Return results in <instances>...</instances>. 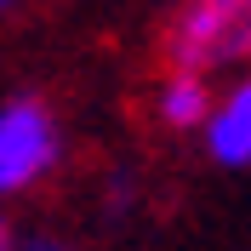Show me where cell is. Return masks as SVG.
<instances>
[{
    "label": "cell",
    "mask_w": 251,
    "mask_h": 251,
    "mask_svg": "<svg viewBox=\"0 0 251 251\" xmlns=\"http://www.w3.org/2000/svg\"><path fill=\"white\" fill-rule=\"evenodd\" d=\"M166 69L240 75L251 69V0H183L160 34Z\"/></svg>",
    "instance_id": "1"
},
{
    "label": "cell",
    "mask_w": 251,
    "mask_h": 251,
    "mask_svg": "<svg viewBox=\"0 0 251 251\" xmlns=\"http://www.w3.org/2000/svg\"><path fill=\"white\" fill-rule=\"evenodd\" d=\"M63 166V120L46 97L17 92L0 103V200L40 188Z\"/></svg>",
    "instance_id": "2"
},
{
    "label": "cell",
    "mask_w": 251,
    "mask_h": 251,
    "mask_svg": "<svg viewBox=\"0 0 251 251\" xmlns=\"http://www.w3.org/2000/svg\"><path fill=\"white\" fill-rule=\"evenodd\" d=\"M200 143L205 160L223 166V172H246L251 166V69H240L200 120Z\"/></svg>",
    "instance_id": "3"
},
{
    "label": "cell",
    "mask_w": 251,
    "mask_h": 251,
    "mask_svg": "<svg viewBox=\"0 0 251 251\" xmlns=\"http://www.w3.org/2000/svg\"><path fill=\"white\" fill-rule=\"evenodd\" d=\"M211 75H194V69H166V80L154 86V120L166 131H200L205 109H211Z\"/></svg>",
    "instance_id": "4"
},
{
    "label": "cell",
    "mask_w": 251,
    "mask_h": 251,
    "mask_svg": "<svg viewBox=\"0 0 251 251\" xmlns=\"http://www.w3.org/2000/svg\"><path fill=\"white\" fill-rule=\"evenodd\" d=\"M131 194H137V177H131V172H114V177H109V211L131 205Z\"/></svg>",
    "instance_id": "5"
},
{
    "label": "cell",
    "mask_w": 251,
    "mask_h": 251,
    "mask_svg": "<svg viewBox=\"0 0 251 251\" xmlns=\"http://www.w3.org/2000/svg\"><path fill=\"white\" fill-rule=\"evenodd\" d=\"M17 251H80L75 240H63V234H34V240H23Z\"/></svg>",
    "instance_id": "6"
},
{
    "label": "cell",
    "mask_w": 251,
    "mask_h": 251,
    "mask_svg": "<svg viewBox=\"0 0 251 251\" xmlns=\"http://www.w3.org/2000/svg\"><path fill=\"white\" fill-rule=\"evenodd\" d=\"M17 246H23V234H17V228H12V217L0 211V251H17Z\"/></svg>",
    "instance_id": "7"
},
{
    "label": "cell",
    "mask_w": 251,
    "mask_h": 251,
    "mask_svg": "<svg viewBox=\"0 0 251 251\" xmlns=\"http://www.w3.org/2000/svg\"><path fill=\"white\" fill-rule=\"evenodd\" d=\"M17 6H23V0H0V17H12V12H17Z\"/></svg>",
    "instance_id": "8"
}]
</instances>
